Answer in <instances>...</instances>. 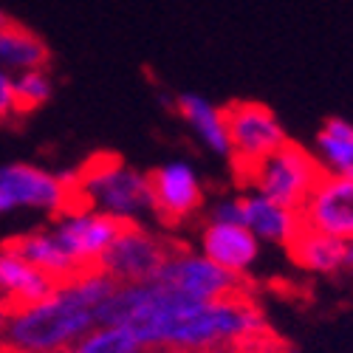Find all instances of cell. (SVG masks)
Segmentation results:
<instances>
[{
	"label": "cell",
	"mask_w": 353,
	"mask_h": 353,
	"mask_svg": "<svg viewBox=\"0 0 353 353\" xmlns=\"http://www.w3.org/2000/svg\"><path fill=\"white\" fill-rule=\"evenodd\" d=\"M102 325L125 328L150 353H243L269 342V319L249 291L195 303L164 285H116Z\"/></svg>",
	"instance_id": "obj_1"
},
{
	"label": "cell",
	"mask_w": 353,
	"mask_h": 353,
	"mask_svg": "<svg viewBox=\"0 0 353 353\" xmlns=\"http://www.w3.org/2000/svg\"><path fill=\"white\" fill-rule=\"evenodd\" d=\"M113 291L116 283L99 269L57 283L48 297L12 308L0 353H65L102 325V305Z\"/></svg>",
	"instance_id": "obj_2"
},
{
	"label": "cell",
	"mask_w": 353,
	"mask_h": 353,
	"mask_svg": "<svg viewBox=\"0 0 353 353\" xmlns=\"http://www.w3.org/2000/svg\"><path fill=\"white\" fill-rule=\"evenodd\" d=\"M77 203H85L116 223H144L159 218L150 172H141L116 156H97L77 170Z\"/></svg>",
	"instance_id": "obj_3"
},
{
	"label": "cell",
	"mask_w": 353,
	"mask_h": 353,
	"mask_svg": "<svg viewBox=\"0 0 353 353\" xmlns=\"http://www.w3.org/2000/svg\"><path fill=\"white\" fill-rule=\"evenodd\" d=\"M77 170H48L32 161H6L0 164V218L14 212H37L57 218L65 212L74 195Z\"/></svg>",
	"instance_id": "obj_4"
},
{
	"label": "cell",
	"mask_w": 353,
	"mask_h": 353,
	"mask_svg": "<svg viewBox=\"0 0 353 353\" xmlns=\"http://www.w3.org/2000/svg\"><path fill=\"white\" fill-rule=\"evenodd\" d=\"M243 179L252 184L249 190L300 212L303 203L308 201V195L314 192L316 181L322 179V170H319L311 150L288 141L277 153H272L257 167H252Z\"/></svg>",
	"instance_id": "obj_5"
},
{
	"label": "cell",
	"mask_w": 353,
	"mask_h": 353,
	"mask_svg": "<svg viewBox=\"0 0 353 353\" xmlns=\"http://www.w3.org/2000/svg\"><path fill=\"white\" fill-rule=\"evenodd\" d=\"M156 283L175 291V294H181V297H187V300H195V303L226 300V297H232V294L246 291L243 277L221 269L218 263L203 257L201 252L181 249V246H172V252L164 260Z\"/></svg>",
	"instance_id": "obj_6"
},
{
	"label": "cell",
	"mask_w": 353,
	"mask_h": 353,
	"mask_svg": "<svg viewBox=\"0 0 353 353\" xmlns=\"http://www.w3.org/2000/svg\"><path fill=\"white\" fill-rule=\"evenodd\" d=\"M170 252L172 243H167L159 232L144 223H128L119 229L97 269L105 272L116 285L153 283Z\"/></svg>",
	"instance_id": "obj_7"
},
{
	"label": "cell",
	"mask_w": 353,
	"mask_h": 353,
	"mask_svg": "<svg viewBox=\"0 0 353 353\" xmlns=\"http://www.w3.org/2000/svg\"><path fill=\"white\" fill-rule=\"evenodd\" d=\"M229 122V141L232 159L238 164L241 175L257 167L263 159L277 153L283 144H288V133L277 113L263 102H234L226 108Z\"/></svg>",
	"instance_id": "obj_8"
},
{
	"label": "cell",
	"mask_w": 353,
	"mask_h": 353,
	"mask_svg": "<svg viewBox=\"0 0 353 353\" xmlns=\"http://www.w3.org/2000/svg\"><path fill=\"white\" fill-rule=\"evenodd\" d=\"M119 229L122 223L85 207V203H71L65 212H60L51 221V232L82 272H91L99 266V260L116 241Z\"/></svg>",
	"instance_id": "obj_9"
},
{
	"label": "cell",
	"mask_w": 353,
	"mask_h": 353,
	"mask_svg": "<svg viewBox=\"0 0 353 353\" xmlns=\"http://www.w3.org/2000/svg\"><path fill=\"white\" fill-rule=\"evenodd\" d=\"M156 212L167 223H184L203 210V184L198 170L184 161L172 159L150 172Z\"/></svg>",
	"instance_id": "obj_10"
},
{
	"label": "cell",
	"mask_w": 353,
	"mask_h": 353,
	"mask_svg": "<svg viewBox=\"0 0 353 353\" xmlns=\"http://www.w3.org/2000/svg\"><path fill=\"white\" fill-rule=\"evenodd\" d=\"M303 226L331 234L339 241H353V181L322 175L314 192L303 203Z\"/></svg>",
	"instance_id": "obj_11"
},
{
	"label": "cell",
	"mask_w": 353,
	"mask_h": 353,
	"mask_svg": "<svg viewBox=\"0 0 353 353\" xmlns=\"http://www.w3.org/2000/svg\"><path fill=\"white\" fill-rule=\"evenodd\" d=\"M198 252L203 257H210L212 263H218L221 269L246 280L249 272L257 266L263 243L241 223H210L207 221L198 234Z\"/></svg>",
	"instance_id": "obj_12"
},
{
	"label": "cell",
	"mask_w": 353,
	"mask_h": 353,
	"mask_svg": "<svg viewBox=\"0 0 353 353\" xmlns=\"http://www.w3.org/2000/svg\"><path fill=\"white\" fill-rule=\"evenodd\" d=\"M241 223L254 234L260 243L272 246H291L294 238L303 232V215L297 210H288L283 203H274L272 198L260 195L254 190H246L241 195Z\"/></svg>",
	"instance_id": "obj_13"
},
{
	"label": "cell",
	"mask_w": 353,
	"mask_h": 353,
	"mask_svg": "<svg viewBox=\"0 0 353 353\" xmlns=\"http://www.w3.org/2000/svg\"><path fill=\"white\" fill-rule=\"evenodd\" d=\"M175 113L184 119V125L192 130L198 144L210 150L218 159H232V141H229V122L226 108L215 105L212 99L201 97L195 91H184L172 99Z\"/></svg>",
	"instance_id": "obj_14"
},
{
	"label": "cell",
	"mask_w": 353,
	"mask_h": 353,
	"mask_svg": "<svg viewBox=\"0 0 353 353\" xmlns=\"http://www.w3.org/2000/svg\"><path fill=\"white\" fill-rule=\"evenodd\" d=\"M6 246L14 249L28 266H34L37 272L51 277L54 283H65V280H71V277H77L82 272L74 263V257L63 249V243L57 241V234L51 232V226L28 229V232L17 234V238H12Z\"/></svg>",
	"instance_id": "obj_15"
},
{
	"label": "cell",
	"mask_w": 353,
	"mask_h": 353,
	"mask_svg": "<svg viewBox=\"0 0 353 353\" xmlns=\"http://www.w3.org/2000/svg\"><path fill=\"white\" fill-rule=\"evenodd\" d=\"M57 288V283L51 277H46L43 272H37L34 266L14 252L6 243L0 246V303L9 308H20V305H32Z\"/></svg>",
	"instance_id": "obj_16"
},
{
	"label": "cell",
	"mask_w": 353,
	"mask_h": 353,
	"mask_svg": "<svg viewBox=\"0 0 353 353\" xmlns=\"http://www.w3.org/2000/svg\"><path fill=\"white\" fill-rule=\"evenodd\" d=\"M291 260L297 263L300 269L314 272V274H339L350 269V246L347 241L331 238V234H322L314 229H305L294 238V243L288 246Z\"/></svg>",
	"instance_id": "obj_17"
},
{
	"label": "cell",
	"mask_w": 353,
	"mask_h": 353,
	"mask_svg": "<svg viewBox=\"0 0 353 353\" xmlns=\"http://www.w3.org/2000/svg\"><path fill=\"white\" fill-rule=\"evenodd\" d=\"M314 159L322 175L353 181V125L339 116L325 119V125L314 136Z\"/></svg>",
	"instance_id": "obj_18"
},
{
	"label": "cell",
	"mask_w": 353,
	"mask_h": 353,
	"mask_svg": "<svg viewBox=\"0 0 353 353\" xmlns=\"http://www.w3.org/2000/svg\"><path fill=\"white\" fill-rule=\"evenodd\" d=\"M48 46L43 37H37L32 28L20 23H12L0 28V71L12 77L34 68H48Z\"/></svg>",
	"instance_id": "obj_19"
},
{
	"label": "cell",
	"mask_w": 353,
	"mask_h": 353,
	"mask_svg": "<svg viewBox=\"0 0 353 353\" xmlns=\"http://www.w3.org/2000/svg\"><path fill=\"white\" fill-rule=\"evenodd\" d=\"M65 353H150L136 336L116 325H99Z\"/></svg>",
	"instance_id": "obj_20"
},
{
	"label": "cell",
	"mask_w": 353,
	"mask_h": 353,
	"mask_svg": "<svg viewBox=\"0 0 353 353\" xmlns=\"http://www.w3.org/2000/svg\"><path fill=\"white\" fill-rule=\"evenodd\" d=\"M54 97V77L48 68H34V71H23L14 77V99L17 110L28 113L43 108Z\"/></svg>",
	"instance_id": "obj_21"
},
{
	"label": "cell",
	"mask_w": 353,
	"mask_h": 353,
	"mask_svg": "<svg viewBox=\"0 0 353 353\" xmlns=\"http://www.w3.org/2000/svg\"><path fill=\"white\" fill-rule=\"evenodd\" d=\"M241 195H223L210 207V223H241ZM243 226V223H241Z\"/></svg>",
	"instance_id": "obj_22"
},
{
	"label": "cell",
	"mask_w": 353,
	"mask_h": 353,
	"mask_svg": "<svg viewBox=\"0 0 353 353\" xmlns=\"http://www.w3.org/2000/svg\"><path fill=\"white\" fill-rule=\"evenodd\" d=\"M17 110V99H14V77L0 71V122L12 119Z\"/></svg>",
	"instance_id": "obj_23"
},
{
	"label": "cell",
	"mask_w": 353,
	"mask_h": 353,
	"mask_svg": "<svg viewBox=\"0 0 353 353\" xmlns=\"http://www.w3.org/2000/svg\"><path fill=\"white\" fill-rule=\"evenodd\" d=\"M243 353H285L283 347H274L272 342H263V345H257V347H252V350H243Z\"/></svg>",
	"instance_id": "obj_24"
},
{
	"label": "cell",
	"mask_w": 353,
	"mask_h": 353,
	"mask_svg": "<svg viewBox=\"0 0 353 353\" xmlns=\"http://www.w3.org/2000/svg\"><path fill=\"white\" fill-rule=\"evenodd\" d=\"M9 314H12V308H9V305H3V303H0V334H3V328H6V322H9Z\"/></svg>",
	"instance_id": "obj_25"
},
{
	"label": "cell",
	"mask_w": 353,
	"mask_h": 353,
	"mask_svg": "<svg viewBox=\"0 0 353 353\" xmlns=\"http://www.w3.org/2000/svg\"><path fill=\"white\" fill-rule=\"evenodd\" d=\"M14 20L9 17V12H3V9H0V28H6V26H12Z\"/></svg>",
	"instance_id": "obj_26"
},
{
	"label": "cell",
	"mask_w": 353,
	"mask_h": 353,
	"mask_svg": "<svg viewBox=\"0 0 353 353\" xmlns=\"http://www.w3.org/2000/svg\"><path fill=\"white\" fill-rule=\"evenodd\" d=\"M347 246H350V269H353V241H350Z\"/></svg>",
	"instance_id": "obj_27"
}]
</instances>
